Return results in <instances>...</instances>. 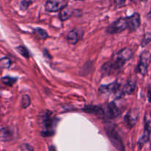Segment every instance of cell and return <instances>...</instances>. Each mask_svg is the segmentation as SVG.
Segmentation results:
<instances>
[{"instance_id": "obj_1", "label": "cell", "mask_w": 151, "mask_h": 151, "mask_svg": "<svg viewBox=\"0 0 151 151\" xmlns=\"http://www.w3.org/2000/svg\"><path fill=\"white\" fill-rule=\"evenodd\" d=\"M50 112L47 111L45 116H43L42 124H41V135L44 137H51L54 135L55 132L58 119L50 116Z\"/></svg>"}, {"instance_id": "obj_4", "label": "cell", "mask_w": 151, "mask_h": 151, "mask_svg": "<svg viewBox=\"0 0 151 151\" xmlns=\"http://www.w3.org/2000/svg\"><path fill=\"white\" fill-rule=\"evenodd\" d=\"M128 27V19L127 18H120L115 21L113 24L110 25L107 29V32L109 34H116L122 32Z\"/></svg>"}, {"instance_id": "obj_6", "label": "cell", "mask_w": 151, "mask_h": 151, "mask_svg": "<svg viewBox=\"0 0 151 151\" xmlns=\"http://www.w3.org/2000/svg\"><path fill=\"white\" fill-rule=\"evenodd\" d=\"M68 0H47L45 9L48 12L60 11L67 6Z\"/></svg>"}, {"instance_id": "obj_30", "label": "cell", "mask_w": 151, "mask_h": 151, "mask_svg": "<svg viewBox=\"0 0 151 151\" xmlns=\"http://www.w3.org/2000/svg\"><path fill=\"white\" fill-rule=\"evenodd\" d=\"M150 60H151V56H150Z\"/></svg>"}, {"instance_id": "obj_7", "label": "cell", "mask_w": 151, "mask_h": 151, "mask_svg": "<svg viewBox=\"0 0 151 151\" xmlns=\"http://www.w3.org/2000/svg\"><path fill=\"white\" fill-rule=\"evenodd\" d=\"M150 56L151 54H150L148 52L145 51L141 55V57H140L139 63L137 66V72L143 76H145L147 73L149 63L151 62Z\"/></svg>"}, {"instance_id": "obj_20", "label": "cell", "mask_w": 151, "mask_h": 151, "mask_svg": "<svg viewBox=\"0 0 151 151\" xmlns=\"http://www.w3.org/2000/svg\"><path fill=\"white\" fill-rule=\"evenodd\" d=\"M0 64H1V67L2 69H8L11 65V61L7 57H4L1 59Z\"/></svg>"}, {"instance_id": "obj_9", "label": "cell", "mask_w": 151, "mask_h": 151, "mask_svg": "<svg viewBox=\"0 0 151 151\" xmlns=\"http://www.w3.org/2000/svg\"><path fill=\"white\" fill-rule=\"evenodd\" d=\"M128 19V27L131 30H136L139 27L141 24V21H140V15L138 13H135L132 16L127 17Z\"/></svg>"}, {"instance_id": "obj_15", "label": "cell", "mask_w": 151, "mask_h": 151, "mask_svg": "<svg viewBox=\"0 0 151 151\" xmlns=\"http://www.w3.org/2000/svg\"><path fill=\"white\" fill-rule=\"evenodd\" d=\"M136 88V83L133 81H128L126 84L124 86L123 90H122V94H131L134 91Z\"/></svg>"}, {"instance_id": "obj_5", "label": "cell", "mask_w": 151, "mask_h": 151, "mask_svg": "<svg viewBox=\"0 0 151 151\" xmlns=\"http://www.w3.org/2000/svg\"><path fill=\"white\" fill-rule=\"evenodd\" d=\"M151 134V111L147 113L145 116V131L144 134L139 140V145L142 147L150 139Z\"/></svg>"}, {"instance_id": "obj_8", "label": "cell", "mask_w": 151, "mask_h": 151, "mask_svg": "<svg viewBox=\"0 0 151 151\" xmlns=\"http://www.w3.org/2000/svg\"><path fill=\"white\" fill-rule=\"evenodd\" d=\"M119 88V84L116 81L112 83L108 84V85H103L100 87V94H105V95H109L113 93L116 92Z\"/></svg>"}, {"instance_id": "obj_2", "label": "cell", "mask_w": 151, "mask_h": 151, "mask_svg": "<svg viewBox=\"0 0 151 151\" xmlns=\"http://www.w3.org/2000/svg\"><path fill=\"white\" fill-rule=\"evenodd\" d=\"M133 55L134 53H133L132 50L126 47V48H124L117 52L114 55L111 61L118 69H120L125 65V63L133 57Z\"/></svg>"}, {"instance_id": "obj_16", "label": "cell", "mask_w": 151, "mask_h": 151, "mask_svg": "<svg viewBox=\"0 0 151 151\" xmlns=\"http://www.w3.org/2000/svg\"><path fill=\"white\" fill-rule=\"evenodd\" d=\"M67 41L71 44H76L78 41V34L76 30H73L69 32L67 35Z\"/></svg>"}, {"instance_id": "obj_18", "label": "cell", "mask_w": 151, "mask_h": 151, "mask_svg": "<svg viewBox=\"0 0 151 151\" xmlns=\"http://www.w3.org/2000/svg\"><path fill=\"white\" fill-rule=\"evenodd\" d=\"M34 32H35V33L40 38H41V39H46V38L48 37L47 32H46L44 29H41V28H37V29H35V30H34Z\"/></svg>"}, {"instance_id": "obj_13", "label": "cell", "mask_w": 151, "mask_h": 151, "mask_svg": "<svg viewBox=\"0 0 151 151\" xmlns=\"http://www.w3.org/2000/svg\"><path fill=\"white\" fill-rule=\"evenodd\" d=\"M74 12H75V10H71V8H69V7L66 6V7H64L63 10L60 11L59 18H60L61 21H66L71 17V16L74 13Z\"/></svg>"}, {"instance_id": "obj_29", "label": "cell", "mask_w": 151, "mask_h": 151, "mask_svg": "<svg viewBox=\"0 0 151 151\" xmlns=\"http://www.w3.org/2000/svg\"><path fill=\"white\" fill-rule=\"evenodd\" d=\"M78 1H86V0H78Z\"/></svg>"}, {"instance_id": "obj_14", "label": "cell", "mask_w": 151, "mask_h": 151, "mask_svg": "<svg viewBox=\"0 0 151 151\" xmlns=\"http://www.w3.org/2000/svg\"><path fill=\"white\" fill-rule=\"evenodd\" d=\"M13 138V133L9 128H2L1 129V139L2 141H10Z\"/></svg>"}, {"instance_id": "obj_23", "label": "cell", "mask_w": 151, "mask_h": 151, "mask_svg": "<svg viewBox=\"0 0 151 151\" xmlns=\"http://www.w3.org/2000/svg\"><path fill=\"white\" fill-rule=\"evenodd\" d=\"M150 42H151V33H146L141 43L142 47H145Z\"/></svg>"}, {"instance_id": "obj_17", "label": "cell", "mask_w": 151, "mask_h": 151, "mask_svg": "<svg viewBox=\"0 0 151 151\" xmlns=\"http://www.w3.org/2000/svg\"><path fill=\"white\" fill-rule=\"evenodd\" d=\"M16 50H18L19 54L22 55L24 56V58H29V51H28L27 49L25 47H24V46H19V47H18L17 48H16Z\"/></svg>"}, {"instance_id": "obj_3", "label": "cell", "mask_w": 151, "mask_h": 151, "mask_svg": "<svg viewBox=\"0 0 151 151\" xmlns=\"http://www.w3.org/2000/svg\"><path fill=\"white\" fill-rule=\"evenodd\" d=\"M106 133L110 139L111 142L113 144V145L116 147L119 151H125V146H124L122 140L121 139L120 136L119 135L117 131H116L114 127H106Z\"/></svg>"}, {"instance_id": "obj_12", "label": "cell", "mask_w": 151, "mask_h": 151, "mask_svg": "<svg viewBox=\"0 0 151 151\" xmlns=\"http://www.w3.org/2000/svg\"><path fill=\"white\" fill-rule=\"evenodd\" d=\"M84 112H86L88 114H92L97 115V116H103L105 114V112L100 107L97 106H86L83 109Z\"/></svg>"}, {"instance_id": "obj_24", "label": "cell", "mask_w": 151, "mask_h": 151, "mask_svg": "<svg viewBox=\"0 0 151 151\" xmlns=\"http://www.w3.org/2000/svg\"><path fill=\"white\" fill-rule=\"evenodd\" d=\"M21 151H33V147L29 144H22L21 145Z\"/></svg>"}, {"instance_id": "obj_26", "label": "cell", "mask_w": 151, "mask_h": 151, "mask_svg": "<svg viewBox=\"0 0 151 151\" xmlns=\"http://www.w3.org/2000/svg\"><path fill=\"white\" fill-rule=\"evenodd\" d=\"M147 97H148L149 101L151 103V86L149 87L148 91H147Z\"/></svg>"}, {"instance_id": "obj_11", "label": "cell", "mask_w": 151, "mask_h": 151, "mask_svg": "<svg viewBox=\"0 0 151 151\" xmlns=\"http://www.w3.org/2000/svg\"><path fill=\"white\" fill-rule=\"evenodd\" d=\"M138 119V111L135 110H132L128 113V114L125 116V122L128 124L130 128H132L134 126L137 122Z\"/></svg>"}, {"instance_id": "obj_25", "label": "cell", "mask_w": 151, "mask_h": 151, "mask_svg": "<svg viewBox=\"0 0 151 151\" xmlns=\"http://www.w3.org/2000/svg\"><path fill=\"white\" fill-rule=\"evenodd\" d=\"M125 1H126V0H114V2L118 7H120V6L123 5V4H125Z\"/></svg>"}, {"instance_id": "obj_10", "label": "cell", "mask_w": 151, "mask_h": 151, "mask_svg": "<svg viewBox=\"0 0 151 151\" xmlns=\"http://www.w3.org/2000/svg\"><path fill=\"white\" fill-rule=\"evenodd\" d=\"M120 114L119 108L114 103H111L108 105L106 110V117L109 119H114Z\"/></svg>"}, {"instance_id": "obj_28", "label": "cell", "mask_w": 151, "mask_h": 151, "mask_svg": "<svg viewBox=\"0 0 151 151\" xmlns=\"http://www.w3.org/2000/svg\"><path fill=\"white\" fill-rule=\"evenodd\" d=\"M131 1H132L134 3H137V2H138L139 0H131Z\"/></svg>"}, {"instance_id": "obj_27", "label": "cell", "mask_w": 151, "mask_h": 151, "mask_svg": "<svg viewBox=\"0 0 151 151\" xmlns=\"http://www.w3.org/2000/svg\"><path fill=\"white\" fill-rule=\"evenodd\" d=\"M147 18H148L149 20L151 22V10H150V12H149L148 13H147Z\"/></svg>"}, {"instance_id": "obj_22", "label": "cell", "mask_w": 151, "mask_h": 151, "mask_svg": "<svg viewBox=\"0 0 151 151\" xmlns=\"http://www.w3.org/2000/svg\"><path fill=\"white\" fill-rule=\"evenodd\" d=\"M32 2V0H22L20 3V8L22 10H26Z\"/></svg>"}, {"instance_id": "obj_21", "label": "cell", "mask_w": 151, "mask_h": 151, "mask_svg": "<svg viewBox=\"0 0 151 151\" xmlns=\"http://www.w3.org/2000/svg\"><path fill=\"white\" fill-rule=\"evenodd\" d=\"M22 105L23 109H27V107H29V105H30V98H29V96L25 94L22 97Z\"/></svg>"}, {"instance_id": "obj_19", "label": "cell", "mask_w": 151, "mask_h": 151, "mask_svg": "<svg viewBox=\"0 0 151 151\" xmlns=\"http://www.w3.org/2000/svg\"><path fill=\"white\" fill-rule=\"evenodd\" d=\"M1 81L5 85L8 86H12L16 82V78H10V77H4V78H1Z\"/></svg>"}]
</instances>
